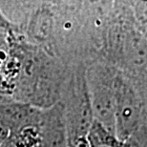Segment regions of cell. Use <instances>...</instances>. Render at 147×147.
<instances>
[{
	"label": "cell",
	"mask_w": 147,
	"mask_h": 147,
	"mask_svg": "<svg viewBox=\"0 0 147 147\" xmlns=\"http://www.w3.org/2000/svg\"><path fill=\"white\" fill-rule=\"evenodd\" d=\"M116 128L117 142L135 140L143 146L146 140V89H142L119 71L116 92Z\"/></svg>",
	"instance_id": "cell-1"
},
{
	"label": "cell",
	"mask_w": 147,
	"mask_h": 147,
	"mask_svg": "<svg viewBox=\"0 0 147 147\" xmlns=\"http://www.w3.org/2000/svg\"><path fill=\"white\" fill-rule=\"evenodd\" d=\"M41 147H69L68 136L61 103L41 110L39 119Z\"/></svg>",
	"instance_id": "cell-4"
},
{
	"label": "cell",
	"mask_w": 147,
	"mask_h": 147,
	"mask_svg": "<svg viewBox=\"0 0 147 147\" xmlns=\"http://www.w3.org/2000/svg\"><path fill=\"white\" fill-rule=\"evenodd\" d=\"M119 70L105 60L86 68V84L94 120L116 138V92Z\"/></svg>",
	"instance_id": "cell-3"
},
{
	"label": "cell",
	"mask_w": 147,
	"mask_h": 147,
	"mask_svg": "<svg viewBox=\"0 0 147 147\" xmlns=\"http://www.w3.org/2000/svg\"><path fill=\"white\" fill-rule=\"evenodd\" d=\"M86 67L69 68L60 98L69 147L88 142L94 116L86 84Z\"/></svg>",
	"instance_id": "cell-2"
}]
</instances>
